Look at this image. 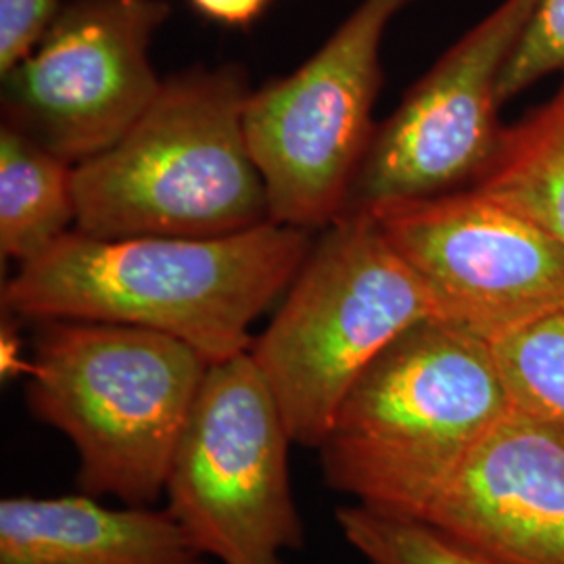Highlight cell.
<instances>
[{"label": "cell", "mask_w": 564, "mask_h": 564, "mask_svg": "<svg viewBox=\"0 0 564 564\" xmlns=\"http://www.w3.org/2000/svg\"><path fill=\"white\" fill-rule=\"evenodd\" d=\"M312 245L307 230L274 220L207 239L69 230L20 263L2 310L36 323L141 326L220 362L251 349V324L286 293Z\"/></svg>", "instance_id": "cell-1"}, {"label": "cell", "mask_w": 564, "mask_h": 564, "mask_svg": "<svg viewBox=\"0 0 564 564\" xmlns=\"http://www.w3.org/2000/svg\"><path fill=\"white\" fill-rule=\"evenodd\" d=\"M512 410L491 341L429 318L389 343L345 395L318 447L324 481L366 508L421 519Z\"/></svg>", "instance_id": "cell-2"}, {"label": "cell", "mask_w": 564, "mask_h": 564, "mask_svg": "<svg viewBox=\"0 0 564 564\" xmlns=\"http://www.w3.org/2000/svg\"><path fill=\"white\" fill-rule=\"evenodd\" d=\"M251 93L239 63L165 78L120 141L74 165V230L207 239L270 223L268 188L245 132Z\"/></svg>", "instance_id": "cell-3"}, {"label": "cell", "mask_w": 564, "mask_h": 564, "mask_svg": "<svg viewBox=\"0 0 564 564\" xmlns=\"http://www.w3.org/2000/svg\"><path fill=\"white\" fill-rule=\"evenodd\" d=\"M25 400L78 452V487L151 506L209 360L188 343L130 324L41 323Z\"/></svg>", "instance_id": "cell-4"}, {"label": "cell", "mask_w": 564, "mask_h": 564, "mask_svg": "<svg viewBox=\"0 0 564 564\" xmlns=\"http://www.w3.org/2000/svg\"><path fill=\"white\" fill-rule=\"evenodd\" d=\"M429 318H442L437 300L372 212H345L328 224L249 349L293 444L318 449L364 370Z\"/></svg>", "instance_id": "cell-5"}, {"label": "cell", "mask_w": 564, "mask_h": 564, "mask_svg": "<svg viewBox=\"0 0 564 564\" xmlns=\"http://www.w3.org/2000/svg\"><path fill=\"white\" fill-rule=\"evenodd\" d=\"M293 437L245 351L209 364L170 466L167 512L223 564H284L303 544L289 475Z\"/></svg>", "instance_id": "cell-6"}, {"label": "cell", "mask_w": 564, "mask_h": 564, "mask_svg": "<svg viewBox=\"0 0 564 564\" xmlns=\"http://www.w3.org/2000/svg\"><path fill=\"white\" fill-rule=\"evenodd\" d=\"M412 0H360L293 74L251 93L245 132L270 218L314 230L347 205L377 126L384 34Z\"/></svg>", "instance_id": "cell-7"}, {"label": "cell", "mask_w": 564, "mask_h": 564, "mask_svg": "<svg viewBox=\"0 0 564 564\" xmlns=\"http://www.w3.org/2000/svg\"><path fill=\"white\" fill-rule=\"evenodd\" d=\"M167 0H67L39 46L2 76L7 126L78 165L109 149L155 101L151 44Z\"/></svg>", "instance_id": "cell-8"}, {"label": "cell", "mask_w": 564, "mask_h": 564, "mask_svg": "<svg viewBox=\"0 0 564 564\" xmlns=\"http://www.w3.org/2000/svg\"><path fill=\"white\" fill-rule=\"evenodd\" d=\"M538 0H500L375 130L345 212L468 188L494 160L500 82Z\"/></svg>", "instance_id": "cell-9"}, {"label": "cell", "mask_w": 564, "mask_h": 564, "mask_svg": "<svg viewBox=\"0 0 564 564\" xmlns=\"http://www.w3.org/2000/svg\"><path fill=\"white\" fill-rule=\"evenodd\" d=\"M442 318L494 339L564 307V245L475 188L368 209Z\"/></svg>", "instance_id": "cell-10"}, {"label": "cell", "mask_w": 564, "mask_h": 564, "mask_svg": "<svg viewBox=\"0 0 564 564\" xmlns=\"http://www.w3.org/2000/svg\"><path fill=\"white\" fill-rule=\"evenodd\" d=\"M421 521L496 564H564V433L512 410Z\"/></svg>", "instance_id": "cell-11"}, {"label": "cell", "mask_w": 564, "mask_h": 564, "mask_svg": "<svg viewBox=\"0 0 564 564\" xmlns=\"http://www.w3.org/2000/svg\"><path fill=\"white\" fill-rule=\"evenodd\" d=\"M0 564H205V556L167 508L21 496L0 502Z\"/></svg>", "instance_id": "cell-12"}, {"label": "cell", "mask_w": 564, "mask_h": 564, "mask_svg": "<svg viewBox=\"0 0 564 564\" xmlns=\"http://www.w3.org/2000/svg\"><path fill=\"white\" fill-rule=\"evenodd\" d=\"M76 224L74 165L2 123L0 128V251L30 262Z\"/></svg>", "instance_id": "cell-13"}, {"label": "cell", "mask_w": 564, "mask_h": 564, "mask_svg": "<svg viewBox=\"0 0 564 564\" xmlns=\"http://www.w3.org/2000/svg\"><path fill=\"white\" fill-rule=\"evenodd\" d=\"M468 188L523 214L564 245V78L544 107L505 128L494 160Z\"/></svg>", "instance_id": "cell-14"}, {"label": "cell", "mask_w": 564, "mask_h": 564, "mask_svg": "<svg viewBox=\"0 0 564 564\" xmlns=\"http://www.w3.org/2000/svg\"><path fill=\"white\" fill-rule=\"evenodd\" d=\"M489 341L514 410L564 433V307Z\"/></svg>", "instance_id": "cell-15"}, {"label": "cell", "mask_w": 564, "mask_h": 564, "mask_svg": "<svg viewBox=\"0 0 564 564\" xmlns=\"http://www.w3.org/2000/svg\"><path fill=\"white\" fill-rule=\"evenodd\" d=\"M337 523L366 564H496L421 519L354 505L337 510Z\"/></svg>", "instance_id": "cell-16"}, {"label": "cell", "mask_w": 564, "mask_h": 564, "mask_svg": "<svg viewBox=\"0 0 564 564\" xmlns=\"http://www.w3.org/2000/svg\"><path fill=\"white\" fill-rule=\"evenodd\" d=\"M564 69V0H538L500 82L502 102Z\"/></svg>", "instance_id": "cell-17"}, {"label": "cell", "mask_w": 564, "mask_h": 564, "mask_svg": "<svg viewBox=\"0 0 564 564\" xmlns=\"http://www.w3.org/2000/svg\"><path fill=\"white\" fill-rule=\"evenodd\" d=\"M61 0H0V74L11 72L57 20Z\"/></svg>", "instance_id": "cell-18"}, {"label": "cell", "mask_w": 564, "mask_h": 564, "mask_svg": "<svg viewBox=\"0 0 564 564\" xmlns=\"http://www.w3.org/2000/svg\"><path fill=\"white\" fill-rule=\"evenodd\" d=\"M205 20L226 28H247L260 20L272 0H188Z\"/></svg>", "instance_id": "cell-19"}, {"label": "cell", "mask_w": 564, "mask_h": 564, "mask_svg": "<svg viewBox=\"0 0 564 564\" xmlns=\"http://www.w3.org/2000/svg\"><path fill=\"white\" fill-rule=\"evenodd\" d=\"M0 351H2V356H0L2 377H18L20 372L28 375L30 364L21 362L20 356H18L20 354V345L13 339L11 333H7V328L2 333V349Z\"/></svg>", "instance_id": "cell-20"}]
</instances>
